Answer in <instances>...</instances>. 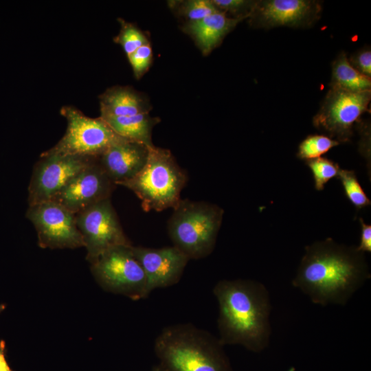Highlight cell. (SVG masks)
I'll return each instance as SVG.
<instances>
[{
  "label": "cell",
  "mask_w": 371,
  "mask_h": 371,
  "mask_svg": "<svg viewBox=\"0 0 371 371\" xmlns=\"http://www.w3.org/2000/svg\"><path fill=\"white\" fill-rule=\"evenodd\" d=\"M370 276L365 253L326 238L305 247L292 285L313 304L344 306Z\"/></svg>",
  "instance_id": "obj_1"
},
{
  "label": "cell",
  "mask_w": 371,
  "mask_h": 371,
  "mask_svg": "<svg viewBox=\"0 0 371 371\" xmlns=\"http://www.w3.org/2000/svg\"><path fill=\"white\" fill-rule=\"evenodd\" d=\"M218 304L221 344L240 345L260 352L269 344L271 301L262 283L248 279L222 280L213 289Z\"/></svg>",
  "instance_id": "obj_2"
},
{
  "label": "cell",
  "mask_w": 371,
  "mask_h": 371,
  "mask_svg": "<svg viewBox=\"0 0 371 371\" xmlns=\"http://www.w3.org/2000/svg\"><path fill=\"white\" fill-rule=\"evenodd\" d=\"M155 371H232L218 338L191 324L162 329L155 340Z\"/></svg>",
  "instance_id": "obj_3"
},
{
  "label": "cell",
  "mask_w": 371,
  "mask_h": 371,
  "mask_svg": "<svg viewBox=\"0 0 371 371\" xmlns=\"http://www.w3.org/2000/svg\"><path fill=\"white\" fill-rule=\"evenodd\" d=\"M188 175L170 150L153 146L142 169L132 179L120 183L140 199L142 209L161 212L179 203Z\"/></svg>",
  "instance_id": "obj_4"
},
{
  "label": "cell",
  "mask_w": 371,
  "mask_h": 371,
  "mask_svg": "<svg viewBox=\"0 0 371 371\" xmlns=\"http://www.w3.org/2000/svg\"><path fill=\"white\" fill-rule=\"evenodd\" d=\"M223 214L216 204L181 199L168 219V236L190 260L205 258L214 249Z\"/></svg>",
  "instance_id": "obj_5"
},
{
  "label": "cell",
  "mask_w": 371,
  "mask_h": 371,
  "mask_svg": "<svg viewBox=\"0 0 371 371\" xmlns=\"http://www.w3.org/2000/svg\"><path fill=\"white\" fill-rule=\"evenodd\" d=\"M132 246L120 245L106 251L91 264V271L106 291L139 300L149 293L145 273Z\"/></svg>",
  "instance_id": "obj_6"
},
{
  "label": "cell",
  "mask_w": 371,
  "mask_h": 371,
  "mask_svg": "<svg viewBox=\"0 0 371 371\" xmlns=\"http://www.w3.org/2000/svg\"><path fill=\"white\" fill-rule=\"evenodd\" d=\"M371 90L349 91L330 88L313 118V126L339 143L350 140L354 127L368 111Z\"/></svg>",
  "instance_id": "obj_7"
},
{
  "label": "cell",
  "mask_w": 371,
  "mask_h": 371,
  "mask_svg": "<svg viewBox=\"0 0 371 371\" xmlns=\"http://www.w3.org/2000/svg\"><path fill=\"white\" fill-rule=\"evenodd\" d=\"M60 114L67 120V129L53 151L98 157L124 137L116 134L100 117L85 115L72 106H64Z\"/></svg>",
  "instance_id": "obj_8"
},
{
  "label": "cell",
  "mask_w": 371,
  "mask_h": 371,
  "mask_svg": "<svg viewBox=\"0 0 371 371\" xmlns=\"http://www.w3.org/2000/svg\"><path fill=\"white\" fill-rule=\"evenodd\" d=\"M97 157L43 152L35 164L28 187L29 205L51 201Z\"/></svg>",
  "instance_id": "obj_9"
},
{
  "label": "cell",
  "mask_w": 371,
  "mask_h": 371,
  "mask_svg": "<svg viewBox=\"0 0 371 371\" xmlns=\"http://www.w3.org/2000/svg\"><path fill=\"white\" fill-rule=\"evenodd\" d=\"M87 260L93 263L106 251L120 245H132L125 235L111 199L99 201L75 214Z\"/></svg>",
  "instance_id": "obj_10"
},
{
  "label": "cell",
  "mask_w": 371,
  "mask_h": 371,
  "mask_svg": "<svg viewBox=\"0 0 371 371\" xmlns=\"http://www.w3.org/2000/svg\"><path fill=\"white\" fill-rule=\"evenodd\" d=\"M26 217L32 222L41 248L76 249L84 247L75 214L49 201L29 205Z\"/></svg>",
  "instance_id": "obj_11"
},
{
  "label": "cell",
  "mask_w": 371,
  "mask_h": 371,
  "mask_svg": "<svg viewBox=\"0 0 371 371\" xmlns=\"http://www.w3.org/2000/svg\"><path fill=\"white\" fill-rule=\"evenodd\" d=\"M322 11L319 1L259 0L247 19L254 28H308L319 19Z\"/></svg>",
  "instance_id": "obj_12"
},
{
  "label": "cell",
  "mask_w": 371,
  "mask_h": 371,
  "mask_svg": "<svg viewBox=\"0 0 371 371\" xmlns=\"http://www.w3.org/2000/svg\"><path fill=\"white\" fill-rule=\"evenodd\" d=\"M116 185L100 165L98 157L62 189L51 201L76 214L111 196Z\"/></svg>",
  "instance_id": "obj_13"
},
{
  "label": "cell",
  "mask_w": 371,
  "mask_h": 371,
  "mask_svg": "<svg viewBox=\"0 0 371 371\" xmlns=\"http://www.w3.org/2000/svg\"><path fill=\"white\" fill-rule=\"evenodd\" d=\"M132 250L145 273L149 294L179 282L190 260L174 245L158 249L132 246Z\"/></svg>",
  "instance_id": "obj_14"
},
{
  "label": "cell",
  "mask_w": 371,
  "mask_h": 371,
  "mask_svg": "<svg viewBox=\"0 0 371 371\" xmlns=\"http://www.w3.org/2000/svg\"><path fill=\"white\" fill-rule=\"evenodd\" d=\"M148 148L125 138L114 144L98 157L100 165L117 186L135 177L144 166Z\"/></svg>",
  "instance_id": "obj_15"
},
{
  "label": "cell",
  "mask_w": 371,
  "mask_h": 371,
  "mask_svg": "<svg viewBox=\"0 0 371 371\" xmlns=\"http://www.w3.org/2000/svg\"><path fill=\"white\" fill-rule=\"evenodd\" d=\"M241 21L218 10L201 20L187 23L183 30L193 38L203 54L207 55Z\"/></svg>",
  "instance_id": "obj_16"
},
{
  "label": "cell",
  "mask_w": 371,
  "mask_h": 371,
  "mask_svg": "<svg viewBox=\"0 0 371 371\" xmlns=\"http://www.w3.org/2000/svg\"><path fill=\"white\" fill-rule=\"evenodd\" d=\"M99 100L100 117L148 113L151 109L146 98L130 87L109 88L99 96Z\"/></svg>",
  "instance_id": "obj_17"
},
{
  "label": "cell",
  "mask_w": 371,
  "mask_h": 371,
  "mask_svg": "<svg viewBox=\"0 0 371 371\" xmlns=\"http://www.w3.org/2000/svg\"><path fill=\"white\" fill-rule=\"evenodd\" d=\"M100 117L120 137L148 147L155 146L152 142V132L154 126L160 121L159 117H151L148 113Z\"/></svg>",
  "instance_id": "obj_18"
},
{
  "label": "cell",
  "mask_w": 371,
  "mask_h": 371,
  "mask_svg": "<svg viewBox=\"0 0 371 371\" xmlns=\"http://www.w3.org/2000/svg\"><path fill=\"white\" fill-rule=\"evenodd\" d=\"M330 87L355 92L371 90V78L355 69L346 53L341 52L332 63Z\"/></svg>",
  "instance_id": "obj_19"
},
{
  "label": "cell",
  "mask_w": 371,
  "mask_h": 371,
  "mask_svg": "<svg viewBox=\"0 0 371 371\" xmlns=\"http://www.w3.org/2000/svg\"><path fill=\"white\" fill-rule=\"evenodd\" d=\"M339 144L325 135H308L299 144L296 156L304 161L315 159Z\"/></svg>",
  "instance_id": "obj_20"
},
{
  "label": "cell",
  "mask_w": 371,
  "mask_h": 371,
  "mask_svg": "<svg viewBox=\"0 0 371 371\" xmlns=\"http://www.w3.org/2000/svg\"><path fill=\"white\" fill-rule=\"evenodd\" d=\"M170 8L188 22L201 20L218 11L212 0H186L169 1Z\"/></svg>",
  "instance_id": "obj_21"
},
{
  "label": "cell",
  "mask_w": 371,
  "mask_h": 371,
  "mask_svg": "<svg viewBox=\"0 0 371 371\" xmlns=\"http://www.w3.org/2000/svg\"><path fill=\"white\" fill-rule=\"evenodd\" d=\"M337 178L341 183L346 196L357 210L371 205V201L361 186L354 170L340 169Z\"/></svg>",
  "instance_id": "obj_22"
},
{
  "label": "cell",
  "mask_w": 371,
  "mask_h": 371,
  "mask_svg": "<svg viewBox=\"0 0 371 371\" xmlns=\"http://www.w3.org/2000/svg\"><path fill=\"white\" fill-rule=\"evenodd\" d=\"M305 164L312 172L314 186L317 191H322L330 179L337 178L341 169L337 163L326 157L307 161Z\"/></svg>",
  "instance_id": "obj_23"
},
{
  "label": "cell",
  "mask_w": 371,
  "mask_h": 371,
  "mask_svg": "<svg viewBox=\"0 0 371 371\" xmlns=\"http://www.w3.org/2000/svg\"><path fill=\"white\" fill-rule=\"evenodd\" d=\"M118 21L121 28L113 40L115 43L122 46L127 56L139 47L149 43L146 35L135 25L122 19H119Z\"/></svg>",
  "instance_id": "obj_24"
},
{
  "label": "cell",
  "mask_w": 371,
  "mask_h": 371,
  "mask_svg": "<svg viewBox=\"0 0 371 371\" xmlns=\"http://www.w3.org/2000/svg\"><path fill=\"white\" fill-rule=\"evenodd\" d=\"M215 7L232 18L247 19L256 1L252 0H212Z\"/></svg>",
  "instance_id": "obj_25"
},
{
  "label": "cell",
  "mask_w": 371,
  "mask_h": 371,
  "mask_svg": "<svg viewBox=\"0 0 371 371\" xmlns=\"http://www.w3.org/2000/svg\"><path fill=\"white\" fill-rule=\"evenodd\" d=\"M134 76L140 78L148 69L153 60V51L150 43L144 45L127 56Z\"/></svg>",
  "instance_id": "obj_26"
},
{
  "label": "cell",
  "mask_w": 371,
  "mask_h": 371,
  "mask_svg": "<svg viewBox=\"0 0 371 371\" xmlns=\"http://www.w3.org/2000/svg\"><path fill=\"white\" fill-rule=\"evenodd\" d=\"M350 63L361 74L371 78V50L368 47L361 48L348 58Z\"/></svg>",
  "instance_id": "obj_27"
},
{
  "label": "cell",
  "mask_w": 371,
  "mask_h": 371,
  "mask_svg": "<svg viewBox=\"0 0 371 371\" xmlns=\"http://www.w3.org/2000/svg\"><path fill=\"white\" fill-rule=\"evenodd\" d=\"M361 225L360 241L357 249L363 252H371V225L365 223L363 218H359Z\"/></svg>",
  "instance_id": "obj_28"
},
{
  "label": "cell",
  "mask_w": 371,
  "mask_h": 371,
  "mask_svg": "<svg viewBox=\"0 0 371 371\" xmlns=\"http://www.w3.org/2000/svg\"><path fill=\"white\" fill-rule=\"evenodd\" d=\"M0 371H14L8 365L5 359V342L0 341Z\"/></svg>",
  "instance_id": "obj_29"
},
{
  "label": "cell",
  "mask_w": 371,
  "mask_h": 371,
  "mask_svg": "<svg viewBox=\"0 0 371 371\" xmlns=\"http://www.w3.org/2000/svg\"><path fill=\"white\" fill-rule=\"evenodd\" d=\"M5 308V305L4 304H0V313L2 312Z\"/></svg>",
  "instance_id": "obj_30"
},
{
  "label": "cell",
  "mask_w": 371,
  "mask_h": 371,
  "mask_svg": "<svg viewBox=\"0 0 371 371\" xmlns=\"http://www.w3.org/2000/svg\"><path fill=\"white\" fill-rule=\"evenodd\" d=\"M153 371H155L154 370H153Z\"/></svg>",
  "instance_id": "obj_31"
}]
</instances>
